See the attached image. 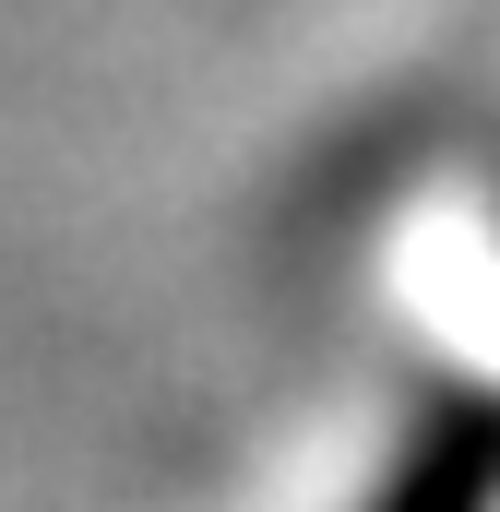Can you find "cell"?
<instances>
[{
  "label": "cell",
  "mask_w": 500,
  "mask_h": 512,
  "mask_svg": "<svg viewBox=\"0 0 500 512\" xmlns=\"http://www.w3.org/2000/svg\"><path fill=\"white\" fill-rule=\"evenodd\" d=\"M489 441H441V453H417L405 477H393V501L381 512H489Z\"/></svg>",
  "instance_id": "6da1fadb"
}]
</instances>
